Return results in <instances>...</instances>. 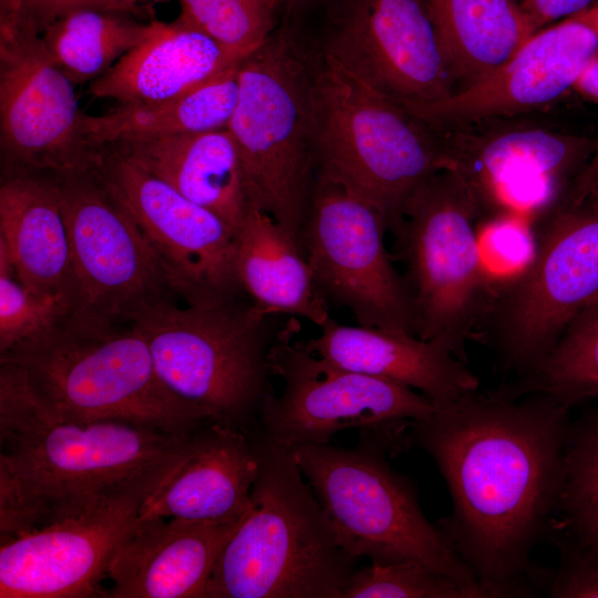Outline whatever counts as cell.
I'll return each instance as SVG.
<instances>
[{"mask_svg":"<svg viewBox=\"0 0 598 598\" xmlns=\"http://www.w3.org/2000/svg\"><path fill=\"white\" fill-rule=\"evenodd\" d=\"M574 90L581 96L598 103V54L586 65Z\"/></svg>","mask_w":598,"mask_h":598,"instance_id":"obj_39","label":"cell"},{"mask_svg":"<svg viewBox=\"0 0 598 598\" xmlns=\"http://www.w3.org/2000/svg\"><path fill=\"white\" fill-rule=\"evenodd\" d=\"M70 312L68 297L40 295L25 287L0 247V354L52 330Z\"/></svg>","mask_w":598,"mask_h":598,"instance_id":"obj_33","label":"cell"},{"mask_svg":"<svg viewBox=\"0 0 598 598\" xmlns=\"http://www.w3.org/2000/svg\"><path fill=\"white\" fill-rule=\"evenodd\" d=\"M74 84L32 31L0 25L1 173L55 176L92 171Z\"/></svg>","mask_w":598,"mask_h":598,"instance_id":"obj_17","label":"cell"},{"mask_svg":"<svg viewBox=\"0 0 598 598\" xmlns=\"http://www.w3.org/2000/svg\"><path fill=\"white\" fill-rule=\"evenodd\" d=\"M0 247L25 287L71 301L70 231L54 175L1 173Z\"/></svg>","mask_w":598,"mask_h":598,"instance_id":"obj_23","label":"cell"},{"mask_svg":"<svg viewBox=\"0 0 598 598\" xmlns=\"http://www.w3.org/2000/svg\"><path fill=\"white\" fill-rule=\"evenodd\" d=\"M323 53L420 116L460 81L426 0H324Z\"/></svg>","mask_w":598,"mask_h":598,"instance_id":"obj_13","label":"cell"},{"mask_svg":"<svg viewBox=\"0 0 598 598\" xmlns=\"http://www.w3.org/2000/svg\"><path fill=\"white\" fill-rule=\"evenodd\" d=\"M258 472L259 457L250 434L206 422L190 433L176 462L144 502L138 519L237 524L250 508Z\"/></svg>","mask_w":598,"mask_h":598,"instance_id":"obj_20","label":"cell"},{"mask_svg":"<svg viewBox=\"0 0 598 598\" xmlns=\"http://www.w3.org/2000/svg\"><path fill=\"white\" fill-rule=\"evenodd\" d=\"M140 0H106L110 9L125 13H133Z\"/></svg>","mask_w":598,"mask_h":598,"instance_id":"obj_41","label":"cell"},{"mask_svg":"<svg viewBox=\"0 0 598 598\" xmlns=\"http://www.w3.org/2000/svg\"><path fill=\"white\" fill-rule=\"evenodd\" d=\"M245 56L178 18L154 20L152 33L92 81L87 93L120 105L157 102L205 83Z\"/></svg>","mask_w":598,"mask_h":598,"instance_id":"obj_24","label":"cell"},{"mask_svg":"<svg viewBox=\"0 0 598 598\" xmlns=\"http://www.w3.org/2000/svg\"><path fill=\"white\" fill-rule=\"evenodd\" d=\"M596 188H598V184H597ZM596 188H595V189H596Z\"/></svg>","mask_w":598,"mask_h":598,"instance_id":"obj_42","label":"cell"},{"mask_svg":"<svg viewBox=\"0 0 598 598\" xmlns=\"http://www.w3.org/2000/svg\"><path fill=\"white\" fill-rule=\"evenodd\" d=\"M536 233L530 265L489 303L501 364L520 377L598 299V188L579 198L564 197Z\"/></svg>","mask_w":598,"mask_h":598,"instance_id":"obj_10","label":"cell"},{"mask_svg":"<svg viewBox=\"0 0 598 598\" xmlns=\"http://www.w3.org/2000/svg\"><path fill=\"white\" fill-rule=\"evenodd\" d=\"M476 226L483 274L488 292L502 290L530 265L537 246L536 227L511 215L483 218Z\"/></svg>","mask_w":598,"mask_h":598,"instance_id":"obj_35","label":"cell"},{"mask_svg":"<svg viewBox=\"0 0 598 598\" xmlns=\"http://www.w3.org/2000/svg\"><path fill=\"white\" fill-rule=\"evenodd\" d=\"M82 8L112 10L106 0H0V25L42 34L55 20Z\"/></svg>","mask_w":598,"mask_h":598,"instance_id":"obj_37","label":"cell"},{"mask_svg":"<svg viewBox=\"0 0 598 598\" xmlns=\"http://www.w3.org/2000/svg\"><path fill=\"white\" fill-rule=\"evenodd\" d=\"M239 523L137 519L110 564L106 597L205 598L217 557Z\"/></svg>","mask_w":598,"mask_h":598,"instance_id":"obj_21","label":"cell"},{"mask_svg":"<svg viewBox=\"0 0 598 598\" xmlns=\"http://www.w3.org/2000/svg\"><path fill=\"white\" fill-rule=\"evenodd\" d=\"M319 328L318 337L300 341L307 351L334 367L411 388L434 406L478 390V378L467 363L435 341L341 324L331 317Z\"/></svg>","mask_w":598,"mask_h":598,"instance_id":"obj_22","label":"cell"},{"mask_svg":"<svg viewBox=\"0 0 598 598\" xmlns=\"http://www.w3.org/2000/svg\"><path fill=\"white\" fill-rule=\"evenodd\" d=\"M482 217L511 215L535 227L560 203L596 152V141L549 126L491 117L433 126Z\"/></svg>","mask_w":598,"mask_h":598,"instance_id":"obj_12","label":"cell"},{"mask_svg":"<svg viewBox=\"0 0 598 598\" xmlns=\"http://www.w3.org/2000/svg\"><path fill=\"white\" fill-rule=\"evenodd\" d=\"M550 534L598 546V403L569 422Z\"/></svg>","mask_w":598,"mask_h":598,"instance_id":"obj_31","label":"cell"},{"mask_svg":"<svg viewBox=\"0 0 598 598\" xmlns=\"http://www.w3.org/2000/svg\"><path fill=\"white\" fill-rule=\"evenodd\" d=\"M313 110L316 177L369 202L390 230L424 182L453 168L433 126L323 52L316 61Z\"/></svg>","mask_w":598,"mask_h":598,"instance_id":"obj_6","label":"cell"},{"mask_svg":"<svg viewBox=\"0 0 598 598\" xmlns=\"http://www.w3.org/2000/svg\"><path fill=\"white\" fill-rule=\"evenodd\" d=\"M240 62L181 95L145 104L118 105L101 115L85 114L83 128L87 141L100 147L131 140L227 128L238 101Z\"/></svg>","mask_w":598,"mask_h":598,"instance_id":"obj_27","label":"cell"},{"mask_svg":"<svg viewBox=\"0 0 598 598\" xmlns=\"http://www.w3.org/2000/svg\"><path fill=\"white\" fill-rule=\"evenodd\" d=\"M152 30L153 21L142 23L130 13L82 8L55 20L41 38L59 69L81 85L104 74Z\"/></svg>","mask_w":598,"mask_h":598,"instance_id":"obj_29","label":"cell"},{"mask_svg":"<svg viewBox=\"0 0 598 598\" xmlns=\"http://www.w3.org/2000/svg\"><path fill=\"white\" fill-rule=\"evenodd\" d=\"M237 297L186 302L156 301L128 323L145 339L156 373L179 400L209 421L248 434L274 394L270 351L287 322Z\"/></svg>","mask_w":598,"mask_h":598,"instance_id":"obj_4","label":"cell"},{"mask_svg":"<svg viewBox=\"0 0 598 598\" xmlns=\"http://www.w3.org/2000/svg\"><path fill=\"white\" fill-rule=\"evenodd\" d=\"M569 410L546 394L475 390L410 425L451 495L436 524L491 598L533 597L542 584L532 554L555 518Z\"/></svg>","mask_w":598,"mask_h":598,"instance_id":"obj_1","label":"cell"},{"mask_svg":"<svg viewBox=\"0 0 598 598\" xmlns=\"http://www.w3.org/2000/svg\"><path fill=\"white\" fill-rule=\"evenodd\" d=\"M341 598H481L457 580L415 561L355 570Z\"/></svg>","mask_w":598,"mask_h":598,"instance_id":"obj_34","label":"cell"},{"mask_svg":"<svg viewBox=\"0 0 598 598\" xmlns=\"http://www.w3.org/2000/svg\"><path fill=\"white\" fill-rule=\"evenodd\" d=\"M234 268L243 291L267 313L297 316L318 327L330 317L302 247L251 205L236 233Z\"/></svg>","mask_w":598,"mask_h":598,"instance_id":"obj_26","label":"cell"},{"mask_svg":"<svg viewBox=\"0 0 598 598\" xmlns=\"http://www.w3.org/2000/svg\"><path fill=\"white\" fill-rule=\"evenodd\" d=\"M299 324L290 318L270 351L272 375L283 391L264 402L258 424L275 443L291 448L326 444L337 433L358 429L384 442L393 456L410 445L412 421L434 404L405 385L334 367L291 342Z\"/></svg>","mask_w":598,"mask_h":598,"instance_id":"obj_11","label":"cell"},{"mask_svg":"<svg viewBox=\"0 0 598 598\" xmlns=\"http://www.w3.org/2000/svg\"><path fill=\"white\" fill-rule=\"evenodd\" d=\"M481 217L463 177L443 169L412 194L391 228L408 265L416 336L466 363V342L489 295L477 243Z\"/></svg>","mask_w":598,"mask_h":598,"instance_id":"obj_9","label":"cell"},{"mask_svg":"<svg viewBox=\"0 0 598 598\" xmlns=\"http://www.w3.org/2000/svg\"><path fill=\"white\" fill-rule=\"evenodd\" d=\"M559 551L555 570L545 576L546 596L550 598H598V546L567 537L548 536Z\"/></svg>","mask_w":598,"mask_h":598,"instance_id":"obj_36","label":"cell"},{"mask_svg":"<svg viewBox=\"0 0 598 598\" xmlns=\"http://www.w3.org/2000/svg\"><path fill=\"white\" fill-rule=\"evenodd\" d=\"M190 433L54 417L21 372L0 361V543L79 514L175 462Z\"/></svg>","mask_w":598,"mask_h":598,"instance_id":"obj_2","label":"cell"},{"mask_svg":"<svg viewBox=\"0 0 598 598\" xmlns=\"http://www.w3.org/2000/svg\"><path fill=\"white\" fill-rule=\"evenodd\" d=\"M324 0H282L285 24L291 27Z\"/></svg>","mask_w":598,"mask_h":598,"instance_id":"obj_40","label":"cell"},{"mask_svg":"<svg viewBox=\"0 0 598 598\" xmlns=\"http://www.w3.org/2000/svg\"><path fill=\"white\" fill-rule=\"evenodd\" d=\"M499 392L511 398L546 394L570 409L598 399V299L567 327L537 367Z\"/></svg>","mask_w":598,"mask_h":598,"instance_id":"obj_30","label":"cell"},{"mask_svg":"<svg viewBox=\"0 0 598 598\" xmlns=\"http://www.w3.org/2000/svg\"><path fill=\"white\" fill-rule=\"evenodd\" d=\"M594 0H522V9L533 33L548 23L569 18L591 7Z\"/></svg>","mask_w":598,"mask_h":598,"instance_id":"obj_38","label":"cell"},{"mask_svg":"<svg viewBox=\"0 0 598 598\" xmlns=\"http://www.w3.org/2000/svg\"><path fill=\"white\" fill-rule=\"evenodd\" d=\"M114 144L238 231L249 202L238 148L228 128Z\"/></svg>","mask_w":598,"mask_h":598,"instance_id":"obj_25","label":"cell"},{"mask_svg":"<svg viewBox=\"0 0 598 598\" xmlns=\"http://www.w3.org/2000/svg\"><path fill=\"white\" fill-rule=\"evenodd\" d=\"M315 69L291 27L275 30L239 64L238 101L227 127L249 205L270 215L300 246L316 184Z\"/></svg>","mask_w":598,"mask_h":598,"instance_id":"obj_7","label":"cell"},{"mask_svg":"<svg viewBox=\"0 0 598 598\" xmlns=\"http://www.w3.org/2000/svg\"><path fill=\"white\" fill-rule=\"evenodd\" d=\"M386 230L373 205L316 177L301 247L317 289L328 305L348 309L359 326L416 336L413 297L386 252Z\"/></svg>","mask_w":598,"mask_h":598,"instance_id":"obj_15","label":"cell"},{"mask_svg":"<svg viewBox=\"0 0 598 598\" xmlns=\"http://www.w3.org/2000/svg\"><path fill=\"white\" fill-rule=\"evenodd\" d=\"M0 361L13 364L38 405L58 419L123 421L177 434L212 422L166 389L131 323L117 329L65 319Z\"/></svg>","mask_w":598,"mask_h":598,"instance_id":"obj_5","label":"cell"},{"mask_svg":"<svg viewBox=\"0 0 598 598\" xmlns=\"http://www.w3.org/2000/svg\"><path fill=\"white\" fill-rule=\"evenodd\" d=\"M598 54V2L530 35L501 68L419 118L432 126L529 113L574 89Z\"/></svg>","mask_w":598,"mask_h":598,"instance_id":"obj_19","label":"cell"},{"mask_svg":"<svg viewBox=\"0 0 598 598\" xmlns=\"http://www.w3.org/2000/svg\"><path fill=\"white\" fill-rule=\"evenodd\" d=\"M250 508L223 546L205 598H341L357 570L290 451L256 426Z\"/></svg>","mask_w":598,"mask_h":598,"instance_id":"obj_3","label":"cell"},{"mask_svg":"<svg viewBox=\"0 0 598 598\" xmlns=\"http://www.w3.org/2000/svg\"><path fill=\"white\" fill-rule=\"evenodd\" d=\"M175 462L138 476L79 514L1 544L0 597H106L101 582L116 550Z\"/></svg>","mask_w":598,"mask_h":598,"instance_id":"obj_18","label":"cell"},{"mask_svg":"<svg viewBox=\"0 0 598 598\" xmlns=\"http://www.w3.org/2000/svg\"><path fill=\"white\" fill-rule=\"evenodd\" d=\"M289 451L351 556L380 565L415 561L491 598L437 524L425 517L411 481L391 467L384 442L360 435L353 448L326 443Z\"/></svg>","mask_w":598,"mask_h":598,"instance_id":"obj_8","label":"cell"},{"mask_svg":"<svg viewBox=\"0 0 598 598\" xmlns=\"http://www.w3.org/2000/svg\"><path fill=\"white\" fill-rule=\"evenodd\" d=\"M462 89L501 68L533 35L522 0H426Z\"/></svg>","mask_w":598,"mask_h":598,"instance_id":"obj_28","label":"cell"},{"mask_svg":"<svg viewBox=\"0 0 598 598\" xmlns=\"http://www.w3.org/2000/svg\"><path fill=\"white\" fill-rule=\"evenodd\" d=\"M55 178L71 240L68 320L93 326L130 322L144 307L175 293L155 250L93 171Z\"/></svg>","mask_w":598,"mask_h":598,"instance_id":"obj_14","label":"cell"},{"mask_svg":"<svg viewBox=\"0 0 598 598\" xmlns=\"http://www.w3.org/2000/svg\"><path fill=\"white\" fill-rule=\"evenodd\" d=\"M178 19L231 51L248 55L275 31L282 0H176Z\"/></svg>","mask_w":598,"mask_h":598,"instance_id":"obj_32","label":"cell"},{"mask_svg":"<svg viewBox=\"0 0 598 598\" xmlns=\"http://www.w3.org/2000/svg\"><path fill=\"white\" fill-rule=\"evenodd\" d=\"M93 173L127 212L186 302L237 297L235 231L158 178L117 144L99 147Z\"/></svg>","mask_w":598,"mask_h":598,"instance_id":"obj_16","label":"cell"}]
</instances>
